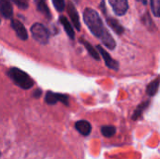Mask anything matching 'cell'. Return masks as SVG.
Here are the masks:
<instances>
[{
  "instance_id": "7402d4cb",
  "label": "cell",
  "mask_w": 160,
  "mask_h": 159,
  "mask_svg": "<svg viewBox=\"0 0 160 159\" xmlns=\"http://www.w3.org/2000/svg\"><path fill=\"white\" fill-rule=\"evenodd\" d=\"M138 1H141V2L143 3V4H146V0H138Z\"/></svg>"
},
{
  "instance_id": "9a60e30c",
  "label": "cell",
  "mask_w": 160,
  "mask_h": 159,
  "mask_svg": "<svg viewBox=\"0 0 160 159\" xmlns=\"http://www.w3.org/2000/svg\"><path fill=\"white\" fill-rule=\"evenodd\" d=\"M81 42L83 44V46L86 48V50L88 51V52H89V54L94 58V59H96V60H99L100 59V57H99V54H98V51L88 42V41H86V40H83V39H81Z\"/></svg>"
},
{
  "instance_id": "9c48e42d",
  "label": "cell",
  "mask_w": 160,
  "mask_h": 159,
  "mask_svg": "<svg viewBox=\"0 0 160 159\" xmlns=\"http://www.w3.org/2000/svg\"><path fill=\"white\" fill-rule=\"evenodd\" d=\"M75 128L76 130L82 136L86 137L88 135H90L91 131H92V126L88 121L85 120H81L75 123Z\"/></svg>"
},
{
  "instance_id": "ac0fdd59",
  "label": "cell",
  "mask_w": 160,
  "mask_h": 159,
  "mask_svg": "<svg viewBox=\"0 0 160 159\" xmlns=\"http://www.w3.org/2000/svg\"><path fill=\"white\" fill-rule=\"evenodd\" d=\"M151 8L156 17L160 16V0H151Z\"/></svg>"
},
{
  "instance_id": "44dd1931",
  "label": "cell",
  "mask_w": 160,
  "mask_h": 159,
  "mask_svg": "<svg viewBox=\"0 0 160 159\" xmlns=\"http://www.w3.org/2000/svg\"><path fill=\"white\" fill-rule=\"evenodd\" d=\"M40 95H41V90H38H38L36 91V93H35L33 96H34L35 97H37V98H38Z\"/></svg>"
},
{
  "instance_id": "d6986e66",
  "label": "cell",
  "mask_w": 160,
  "mask_h": 159,
  "mask_svg": "<svg viewBox=\"0 0 160 159\" xmlns=\"http://www.w3.org/2000/svg\"><path fill=\"white\" fill-rule=\"evenodd\" d=\"M52 1L57 11L62 12L65 9V0H52Z\"/></svg>"
},
{
  "instance_id": "ffe728a7",
  "label": "cell",
  "mask_w": 160,
  "mask_h": 159,
  "mask_svg": "<svg viewBox=\"0 0 160 159\" xmlns=\"http://www.w3.org/2000/svg\"><path fill=\"white\" fill-rule=\"evenodd\" d=\"M18 7L22 9H26L29 5V0H12Z\"/></svg>"
},
{
  "instance_id": "7a4b0ae2",
  "label": "cell",
  "mask_w": 160,
  "mask_h": 159,
  "mask_svg": "<svg viewBox=\"0 0 160 159\" xmlns=\"http://www.w3.org/2000/svg\"><path fill=\"white\" fill-rule=\"evenodd\" d=\"M8 77L13 81V82L22 89L27 90L33 87L34 81L32 78L24 71L18 67H11L8 71Z\"/></svg>"
},
{
  "instance_id": "6da1fadb",
  "label": "cell",
  "mask_w": 160,
  "mask_h": 159,
  "mask_svg": "<svg viewBox=\"0 0 160 159\" xmlns=\"http://www.w3.org/2000/svg\"><path fill=\"white\" fill-rule=\"evenodd\" d=\"M83 20L87 27L91 31V33L95 37L99 38L109 50L115 49L116 47L115 40L109 33V31L105 28L101 18L99 17L98 13L95 9L91 7L85 8L83 12Z\"/></svg>"
},
{
  "instance_id": "8992f818",
  "label": "cell",
  "mask_w": 160,
  "mask_h": 159,
  "mask_svg": "<svg viewBox=\"0 0 160 159\" xmlns=\"http://www.w3.org/2000/svg\"><path fill=\"white\" fill-rule=\"evenodd\" d=\"M97 49L98 50L99 53H100L101 56L103 57L106 66H107L109 68L112 69V70H118V68H119V63H118L116 60L112 59V56L108 53V52H106L100 45L97 46Z\"/></svg>"
},
{
  "instance_id": "52a82bcc",
  "label": "cell",
  "mask_w": 160,
  "mask_h": 159,
  "mask_svg": "<svg viewBox=\"0 0 160 159\" xmlns=\"http://www.w3.org/2000/svg\"><path fill=\"white\" fill-rule=\"evenodd\" d=\"M11 26H12L13 30L15 31L17 37L20 39L26 40L28 38L27 31H26L25 27L23 26V24L20 21H18V20H12L11 21Z\"/></svg>"
},
{
  "instance_id": "277c9868",
  "label": "cell",
  "mask_w": 160,
  "mask_h": 159,
  "mask_svg": "<svg viewBox=\"0 0 160 159\" xmlns=\"http://www.w3.org/2000/svg\"><path fill=\"white\" fill-rule=\"evenodd\" d=\"M45 102L49 105H54L58 102H61V103L65 104L66 106H68L69 105V97L67 95L57 94V93L49 91L45 96Z\"/></svg>"
},
{
  "instance_id": "2e32d148",
  "label": "cell",
  "mask_w": 160,
  "mask_h": 159,
  "mask_svg": "<svg viewBox=\"0 0 160 159\" xmlns=\"http://www.w3.org/2000/svg\"><path fill=\"white\" fill-rule=\"evenodd\" d=\"M158 88H159V78H157L155 81L151 82L150 84L147 86V94H148V96H150V97L155 96L158 93Z\"/></svg>"
},
{
  "instance_id": "7c38bea8",
  "label": "cell",
  "mask_w": 160,
  "mask_h": 159,
  "mask_svg": "<svg viewBox=\"0 0 160 159\" xmlns=\"http://www.w3.org/2000/svg\"><path fill=\"white\" fill-rule=\"evenodd\" d=\"M107 22H108V24L112 27V29L116 33V34H118V35H122L123 33H124V27L120 24V22L117 21V20H115V19H113V18H107Z\"/></svg>"
},
{
  "instance_id": "603a6c76",
  "label": "cell",
  "mask_w": 160,
  "mask_h": 159,
  "mask_svg": "<svg viewBox=\"0 0 160 159\" xmlns=\"http://www.w3.org/2000/svg\"><path fill=\"white\" fill-rule=\"evenodd\" d=\"M0 22H1V20H0Z\"/></svg>"
},
{
  "instance_id": "30bf717a",
  "label": "cell",
  "mask_w": 160,
  "mask_h": 159,
  "mask_svg": "<svg viewBox=\"0 0 160 159\" xmlns=\"http://www.w3.org/2000/svg\"><path fill=\"white\" fill-rule=\"evenodd\" d=\"M0 13L7 19L12 17L13 7L9 0H0Z\"/></svg>"
},
{
  "instance_id": "5bb4252c",
  "label": "cell",
  "mask_w": 160,
  "mask_h": 159,
  "mask_svg": "<svg viewBox=\"0 0 160 159\" xmlns=\"http://www.w3.org/2000/svg\"><path fill=\"white\" fill-rule=\"evenodd\" d=\"M149 104H150V101L142 102V104H140V105L137 107V109L135 110L134 114H133V116H132V119H133L134 121H136V120H138L139 118H141V116L142 115L143 112L147 109V107H148Z\"/></svg>"
},
{
  "instance_id": "e0dca14e",
  "label": "cell",
  "mask_w": 160,
  "mask_h": 159,
  "mask_svg": "<svg viewBox=\"0 0 160 159\" xmlns=\"http://www.w3.org/2000/svg\"><path fill=\"white\" fill-rule=\"evenodd\" d=\"M101 133L105 138H111L116 133V128L112 126H104L101 127Z\"/></svg>"
},
{
  "instance_id": "ba28073f",
  "label": "cell",
  "mask_w": 160,
  "mask_h": 159,
  "mask_svg": "<svg viewBox=\"0 0 160 159\" xmlns=\"http://www.w3.org/2000/svg\"><path fill=\"white\" fill-rule=\"evenodd\" d=\"M67 8H68V15L70 17V20H71L73 25L75 26V28L78 31H80L81 30V22H80L79 14L77 12V9H76L75 6L71 2H68Z\"/></svg>"
},
{
  "instance_id": "5b68a950",
  "label": "cell",
  "mask_w": 160,
  "mask_h": 159,
  "mask_svg": "<svg viewBox=\"0 0 160 159\" xmlns=\"http://www.w3.org/2000/svg\"><path fill=\"white\" fill-rule=\"evenodd\" d=\"M113 11L118 16H123L128 9V0H109Z\"/></svg>"
},
{
  "instance_id": "3957f363",
  "label": "cell",
  "mask_w": 160,
  "mask_h": 159,
  "mask_svg": "<svg viewBox=\"0 0 160 159\" xmlns=\"http://www.w3.org/2000/svg\"><path fill=\"white\" fill-rule=\"evenodd\" d=\"M31 33L34 39L38 43L45 45L49 42V31L43 24L39 22H36L35 24H33L31 27Z\"/></svg>"
},
{
  "instance_id": "4fadbf2b",
  "label": "cell",
  "mask_w": 160,
  "mask_h": 159,
  "mask_svg": "<svg viewBox=\"0 0 160 159\" xmlns=\"http://www.w3.org/2000/svg\"><path fill=\"white\" fill-rule=\"evenodd\" d=\"M36 4H37V7L38 10L39 12H41L42 14H44L47 18H51V13H50V9L46 5V0H35Z\"/></svg>"
},
{
  "instance_id": "8fae6325",
  "label": "cell",
  "mask_w": 160,
  "mask_h": 159,
  "mask_svg": "<svg viewBox=\"0 0 160 159\" xmlns=\"http://www.w3.org/2000/svg\"><path fill=\"white\" fill-rule=\"evenodd\" d=\"M60 20V22L63 24L64 28H65V31L67 32L68 36L71 38V39H74L75 37V33H74V30H73V27L72 25L70 24V22H68V20L65 17V16H61L59 18Z\"/></svg>"
}]
</instances>
